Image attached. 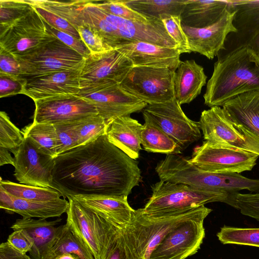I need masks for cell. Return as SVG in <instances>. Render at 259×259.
Segmentation results:
<instances>
[{"mask_svg":"<svg viewBox=\"0 0 259 259\" xmlns=\"http://www.w3.org/2000/svg\"><path fill=\"white\" fill-rule=\"evenodd\" d=\"M138 164L103 135L55 158L51 188L67 198L91 195L127 198L140 182Z\"/></svg>","mask_w":259,"mask_h":259,"instance_id":"1","label":"cell"},{"mask_svg":"<svg viewBox=\"0 0 259 259\" xmlns=\"http://www.w3.org/2000/svg\"><path fill=\"white\" fill-rule=\"evenodd\" d=\"M259 90V57L247 45L218 58L203 95L209 107H223L243 93Z\"/></svg>","mask_w":259,"mask_h":259,"instance_id":"2","label":"cell"},{"mask_svg":"<svg viewBox=\"0 0 259 259\" xmlns=\"http://www.w3.org/2000/svg\"><path fill=\"white\" fill-rule=\"evenodd\" d=\"M200 207L175 213L150 215L135 210L130 224L120 233L129 259H150L152 252L174 229L209 210Z\"/></svg>","mask_w":259,"mask_h":259,"instance_id":"3","label":"cell"},{"mask_svg":"<svg viewBox=\"0 0 259 259\" xmlns=\"http://www.w3.org/2000/svg\"><path fill=\"white\" fill-rule=\"evenodd\" d=\"M155 171L165 182L183 184L200 190L233 194L246 190L259 193V179H251L240 174H219L203 170L179 154H168L159 161Z\"/></svg>","mask_w":259,"mask_h":259,"instance_id":"4","label":"cell"},{"mask_svg":"<svg viewBox=\"0 0 259 259\" xmlns=\"http://www.w3.org/2000/svg\"><path fill=\"white\" fill-rule=\"evenodd\" d=\"M152 195L142 208L144 213L160 215L221 202L231 205L233 194L200 190L183 184L160 180L151 186Z\"/></svg>","mask_w":259,"mask_h":259,"instance_id":"5","label":"cell"},{"mask_svg":"<svg viewBox=\"0 0 259 259\" xmlns=\"http://www.w3.org/2000/svg\"><path fill=\"white\" fill-rule=\"evenodd\" d=\"M67 198L66 224L95 259H104L120 229L71 197Z\"/></svg>","mask_w":259,"mask_h":259,"instance_id":"6","label":"cell"},{"mask_svg":"<svg viewBox=\"0 0 259 259\" xmlns=\"http://www.w3.org/2000/svg\"><path fill=\"white\" fill-rule=\"evenodd\" d=\"M16 58L20 66L21 76L25 78L65 70H81L85 60L58 38Z\"/></svg>","mask_w":259,"mask_h":259,"instance_id":"7","label":"cell"},{"mask_svg":"<svg viewBox=\"0 0 259 259\" xmlns=\"http://www.w3.org/2000/svg\"><path fill=\"white\" fill-rule=\"evenodd\" d=\"M198 123L205 141L259 156V138L234 122L222 107L203 110Z\"/></svg>","mask_w":259,"mask_h":259,"instance_id":"8","label":"cell"},{"mask_svg":"<svg viewBox=\"0 0 259 259\" xmlns=\"http://www.w3.org/2000/svg\"><path fill=\"white\" fill-rule=\"evenodd\" d=\"M76 95L92 102L107 125L119 117L142 111L147 106L120 84L110 80L90 83L81 88Z\"/></svg>","mask_w":259,"mask_h":259,"instance_id":"9","label":"cell"},{"mask_svg":"<svg viewBox=\"0 0 259 259\" xmlns=\"http://www.w3.org/2000/svg\"><path fill=\"white\" fill-rule=\"evenodd\" d=\"M175 72L167 68L133 66L120 85L147 105L170 102L175 99Z\"/></svg>","mask_w":259,"mask_h":259,"instance_id":"10","label":"cell"},{"mask_svg":"<svg viewBox=\"0 0 259 259\" xmlns=\"http://www.w3.org/2000/svg\"><path fill=\"white\" fill-rule=\"evenodd\" d=\"M56 38L33 7L12 24L0 29V48L15 57L27 54Z\"/></svg>","mask_w":259,"mask_h":259,"instance_id":"11","label":"cell"},{"mask_svg":"<svg viewBox=\"0 0 259 259\" xmlns=\"http://www.w3.org/2000/svg\"><path fill=\"white\" fill-rule=\"evenodd\" d=\"M176 99L163 103L147 105L142 110L144 119L170 137L181 152L201 137L198 122L189 118Z\"/></svg>","mask_w":259,"mask_h":259,"instance_id":"12","label":"cell"},{"mask_svg":"<svg viewBox=\"0 0 259 259\" xmlns=\"http://www.w3.org/2000/svg\"><path fill=\"white\" fill-rule=\"evenodd\" d=\"M258 157L252 152L204 141L194 149L189 161L208 172L240 174L252 170Z\"/></svg>","mask_w":259,"mask_h":259,"instance_id":"13","label":"cell"},{"mask_svg":"<svg viewBox=\"0 0 259 259\" xmlns=\"http://www.w3.org/2000/svg\"><path fill=\"white\" fill-rule=\"evenodd\" d=\"M211 211L210 209L174 229L152 252L150 259H186L195 254L205 237L204 221Z\"/></svg>","mask_w":259,"mask_h":259,"instance_id":"14","label":"cell"},{"mask_svg":"<svg viewBox=\"0 0 259 259\" xmlns=\"http://www.w3.org/2000/svg\"><path fill=\"white\" fill-rule=\"evenodd\" d=\"M14 176L22 184L51 188L55 158L42 150L30 138L24 137L13 153Z\"/></svg>","mask_w":259,"mask_h":259,"instance_id":"15","label":"cell"},{"mask_svg":"<svg viewBox=\"0 0 259 259\" xmlns=\"http://www.w3.org/2000/svg\"><path fill=\"white\" fill-rule=\"evenodd\" d=\"M33 122L56 124L72 122L98 114L95 105L76 95L56 96L34 101Z\"/></svg>","mask_w":259,"mask_h":259,"instance_id":"16","label":"cell"},{"mask_svg":"<svg viewBox=\"0 0 259 259\" xmlns=\"http://www.w3.org/2000/svg\"><path fill=\"white\" fill-rule=\"evenodd\" d=\"M235 9L232 6L226 14L214 24L202 28L189 27L182 24L189 42L191 52L199 53L208 59H212L225 49L228 35L237 33L233 21Z\"/></svg>","mask_w":259,"mask_h":259,"instance_id":"17","label":"cell"},{"mask_svg":"<svg viewBox=\"0 0 259 259\" xmlns=\"http://www.w3.org/2000/svg\"><path fill=\"white\" fill-rule=\"evenodd\" d=\"M132 62L115 49L85 58L81 71V88L101 80H110L120 84L133 68Z\"/></svg>","mask_w":259,"mask_h":259,"instance_id":"18","label":"cell"},{"mask_svg":"<svg viewBox=\"0 0 259 259\" xmlns=\"http://www.w3.org/2000/svg\"><path fill=\"white\" fill-rule=\"evenodd\" d=\"M124 55L134 66L167 68L176 70L182 54L171 48L141 41L125 40L114 48Z\"/></svg>","mask_w":259,"mask_h":259,"instance_id":"19","label":"cell"},{"mask_svg":"<svg viewBox=\"0 0 259 259\" xmlns=\"http://www.w3.org/2000/svg\"><path fill=\"white\" fill-rule=\"evenodd\" d=\"M81 71L65 70L25 78L23 94L34 101L59 96L77 95L81 89Z\"/></svg>","mask_w":259,"mask_h":259,"instance_id":"20","label":"cell"},{"mask_svg":"<svg viewBox=\"0 0 259 259\" xmlns=\"http://www.w3.org/2000/svg\"><path fill=\"white\" fill-rule=\"evenodd\" d=\"M70 197L120 229L130 224L135 211L127 198L99 195Z\"/></svg>","mask_w":259,"mask_h":259,"instance_id":"21","label":"cell"},{"mask_svg":"<svg viewBox=\"0 0 259 259\" xmlns=\"http://www.w3.org/2000/svg\"><path fill=\"white\" fill-rule=\"evenodd\" d=\"M232 6V0H186L180 15L182 24L202 28L219 21Z\"/></svg>","mask_w":259,"mask_h":259,"instance_id":"22","label":"cell"},{"mask_svg":"<svg viewBox=\"0 0 259 259\" xmlns=\"http://www.w3.org/2000/svg\"><path fill=\"white\" fill-rule=\"evenodd\" d=\"M207 76L194 60L181 61L174 77L175 98L180 105L189 104L201 93Z\"/></svg>","mask_w":259,"mask_h":259,"instance_id":"23","label":"cell"},{"mask_svg":"<svg viewBox=\"0 0 259 259\" xmlns=\"http://www.w3.org/2000/svg\"><path fill=\"white\" fill-rule=\"evenodd\" d=\"M143 125L130 115L119 117L110 123L106 135L109 142L131 158L139 157Z\"/></svg>","mask_w":259,"mask_h":259,"instance_id":"24","label":"cell"},{"mask_svg":"<svg viewBox=\"0 0 259 259\" xmlns=\"http://www.w3.org/2000/svg\"><path fill=\"white\" fill-rule=\"evenodd\" d=\"M222 107L234 122L259 138V90L240 95Z\"/></svg>","mask_w":259,"mask_h":259,"instance_id":"25","label":"cell"},{"mask_svg":"<svg viewBox=\"0 0 259 259\" xmlns=\"http://www.w3.org/2000/svg\"><path fill=\"white\" fill-rule=\"evenodd\" d=\"M61 221V219L48 221L45 219L22 218L16 220L11 228L14 231L23 229L26 231L34 242L29 252L31 258L42 259L45 252L59 230V226H55Z\"/></svg>","mask_w":259,"mask_h":259,"instance_id":"26","label":"cell"},{"mask_svg":"<svg viewBox=\"0 0 259 259\" xmlns=\"http://www.w3.org/2000/svg\"><path fill=\"white\" fill-rule=\"evenodd\" d=\"M69 201L65 199L48 201H36L13 197L10 205L5 209L10 213H16L22 218L47 219L59 217L66 212Z\"/></svg>","mask_w":259,"mask_h":259,"instance_id":"27","label":"cell"},{"mask_svg":"<svg viewBox=\"0 0 259 259\" xmlns=\"http://www.w3.org/2000/svg\"><path fill=\"white\" fill-rule=\"evenodd\" d=\"M66 253L75 254L79 259H95L89 249L65 224L59 226L55 237L49 245L42 259H51Z\"/></svg>","mask_w":259,"mask_h":259,"instance_id":"28","label":"cell"},{"mask_svg":"<svg viewBox=\"0 0 259 259\" xmlns=\"http://www.w3.org/2000/svg\"><path fill=\"white\" fill-rule=\"evenodd\" d=\"M235 14L233 23L237 30L247 36V42L259 32V0L233 1Z\"/></svg>","mask_w":259,"mask_h":259,"instance_id":"29","label":"cell"},{"mask_svg":"<svg viewBox=\"0 0 259 259\" xmlns=\"http://www.w3.org/2000/svg\"><path fill=\"white\" fill-rule=\"evenodd\" d=\"M186 2L185 0L125 1L127 6L146 18L160 20L165 15L180 16Z\"/></svg>","mask_w":259,"mask_h":259,"instance_id":"30","label":"cell"},{"mask_svg":"<svg viewBox=\"0 0 259 259\" xmlns=\"http://www.w3.org/2000/svg\"><path fill=\"white\" fill-rule=\"evenodd\" d=\"M141 132V145L148 152L168 154L181 153L176 143L151 121L144 119Z\"/></svg>","mask_w":259,"mask_h":259,"instance_id":"31","label":"cell"},{"mask_svg":"<svg viewBox=\"0 0 259 259\" xmlns=\"http://www.w3.org/2000/svg\"><path fill=\"white\" fill-rule=\"evenodd\" d=\"M45 153L55 158L58 156L57 136L54 124L33 122L21 130Z\"/></svg>","mask_w":259,"mask_h":259,"instance_id":"32","label":"cell"},{"mask_svg":"<svg viewBox=\"0 0 259 259\" xmlns=\"http://www.w3.org/2000/svg\"><path fill=\"white\" fill-rule=\"evenodd\" d=\"M0 186L15 198L36 201H48L60 198L61 193L52 188L18 184L1 178Z\"/></svg>","mask_w":259,"mask_h":259,"instance_id":"33","label":"cell"},{"mask_svg":"<svg viewBox=\"0 0 259 259\" xmlns=\"http://www.w3.org/2000/svg\"><path fill=\"white\" fill-rule=\"evenodd\" d=\"M78 145H83L106 134L107 125L98 114L72 122Z\"/></svg>","mask_w":259,"mask_h":259,"instance_id":"34","label":"cell"},{"mask_svg":"<svg viewBox=\"0 0 259 259\" xmlns=\"http://www.w3.org/2000/svg\"><path fill=\"white\" fill-rule=\"evenodd\" d=\"M217 236L224 244H233L259 247V228H241L224 226Z\"/></svg>","mask_w":259,"mask_h":259,"instance_id":"35","label":"cell"},{"mask_svg":"<svg viewBox=\"0 0 259 259\" xmlns=\"http://www.w3.org/2000/svg\"><path fill=\"white\" fill-rule=\"evenodd\" d=\"M24 140L22 132L10 120L4 111L0 112V147L13 153L21 146Z\"/></svg>","mask_w":259,"mask_h":259,"instance_id":"36","label":"cell"},{"mask_svg":"<svg viewBox=\"0 0 259 259\" xmlns=\"http://www.w3.org/2000/svg\"><path fill=\"white\" fill-rule=\"evenodd\" d=\"M32 8L26 0H1L0 29L9 26L27 14Z\"/></svg>","mask_w":259,"mask_h":259,"instance_id":"37","label":"cell"},{"mask_svg":"<svg viewBox=\"0 0 259 259\" xmlns=\"http://www.w3.org/2000/svg\"><path fill=\"white\" fill-rule=\"evenodd\" d=\"M92 2L107 13L122 19L139 21L149 20L130 8L124 0L92 1Z\"/></svg>","mask_w":259,"mask_h":259,"instance_id":"38","label":"cell"},{"mask_svg":"<svg viewBox=\"0 0 259 259\" xmlns=\"http://www.w3.org/2000/svg\"><path fill=\"white\" fill-rule=\"evenodd\" d=\"M166 30L177 45L181 53H190V47L187 36L182 26L180 16L165 15L161 18Z\"/></svg>","mask_w":259,"mask_h":259,"instance_id":"39","label":"cell"},{"mask_svg":"<svg viewBox=\"0 0 259 259\" xmlns=\"http://www.w3.org/2000/svg\"><path fill=\"white\" fill-rule=\"evenodd\" d=\"M77 30L91 54L101 53L113 49L106 42L99 33L92 26L84 24L78 27Z\"/></svg>","mask_w":259,"mask_h":259,"instance_id":"40","label":"cell"},{"mask_svg":"<svg viewBox=\"0 0 259 259\" xmlns=\"http://www.w3.org/2000/svg\"><path fill=\"white\" fill-rule=\"evenodd\" d=\"M232 207L242 214L259 221V193L234 194Z\"/></svg>","mask_w":259,"mask_h":259,"instance_id":"41","label":"cell"},{"mask_svg":"<svg viewBox=\"0 0 259 259\" xmlns=\"http://www.w3.org/2000/svg\"><path fill=\"white\" fill-rule=\"evenodd\" d=\"M54 125L57 136L58 155L78 146L72 122Z\"/></svg>","mask_w":259,"mask_h":259,"instance_id":"42","label":"cell"},{"mask_svg":"<svg viewBox=\"0 0 259 259\" xmlns=\"http://www.w3.org/2000/svg\"><path fill=\"white\" fill-rule=\"evenodd\" d=\"M33 7L43 20L51 26L59 31L67 33L81 39L77 29L65 19L41 7Z\"/></svg>","mask_w":259,"mask_h":259,"instance_id":"43","label":"cell"},{"mask_svg":"<svg viewBox=\"0 0 259 259\" xmlns=\"http://www.w3.org/2000/svg\"><path fill=\"white\" fill-rule=\"evenodd\" d=\"M26 79L21 76H15L0 73V97L22 94Z\"/></svg>","mask_w":259,"mask_h":259,"instance_id":"44","label":"cell"},{"mask_svg":"<svg viewBox=\"0 0 259 259\" xmlns=\"http://www.w3.org/2000/svg\"><path fill=\"white\" fill-rule=\"evenodd\" d=\"M44 22L48 30L57 38L60 40L71 49L85 58L91 54L90 51L82 40L79 39L67 33L59 31L51 26L46 21H44Z\"/></svg>","mask_w":259,"mask_h":259,"instance_id":"45","label":"cell"},{"mask_svg":"<svg viewBox=\"0 0 259 259\" xmlns=\"http://www.w3.org/2000/svg\"><path fill=\"white\" fill-rule=\"evenodd\" d=\"M7 242L14 248L23 253L29 252L34 243L32 237L23 229L14 231L9 236Z\"/></svg>","mask_w":259,"mask_h":259,"instance_id":"46","label":"cell"},{"mask_svg":"<svg viewBox=\"0 0 259 259\" xmlns=\"http://www.w3.org/2000/svg\"><path fill=\"white\" fill-rule=\"evenodd\" d=\"M0 73L21 76V69L16 58L0 48Z\"/></svg>","mask_w":259,"mask_h":259,"instance_id":"47","label":"cell"},{"mask_svg":"<svg viewBox=\"0 0 259 259\" xmlns=\"http://www.w3.org/2000/svg\"><path fill=\"white\" fill-rule=\"evenodd\" d=\"M104 259H129L122 239L120 229L110 245Z\"/></svg>","mask_w":259,"mask_h":259,"instance_id":"48","label":"cell"},{"mask_svg":"<svg viewBox=\"0 0 259 259\" xmlns=\"http://www.w3.org/2000/svg\"><path fill=\"white\" fill-rule=\"evenodd\" d=\"M0 259H32L26 253L17 250L7 242L0 245Z\"/></svg>","mask_w":259,"mask_h":259,"instance_id":"49","label":"cell"},{"mask_svg":"<svg viewBox=\"0 0 259 259\" xmlns=\"http://www.w3.org/2000/svg\"><path fill=\"white\" fill-rule=\"evenodd\" d=\"M14 157H12L9 150L4 147H0V165L11 164L14 166Z\"/></svg>","mask_w":259,"mask_h":259,"instance_id":"50","label":"cell"},{"mask_svg":"<svg viewBox=\"0 0 259 259\" xmlns=\"http://www.w3.org/2000/svg\"><path fill=\"white\" fill-rule=\"evenodd\" d=\"M246 45H248L259 57V32Z\"/></svg>","mask_w":259,"mask_h":259,"instance_id":"51","label":"cell"},{"mask_svg":"<svg viewBox=\"0 0 259 259\" xmlns=\"http://www.w3.org/2000/svg\"><path fill=\"white\" fill-rule=\"evenodd\" d=\"M51 259H79L76 255L71 253H62Z\"/></svg>","mask_w":259,"mask_h":259,"instance_id":"52","label":"cell"}]
</instances>
